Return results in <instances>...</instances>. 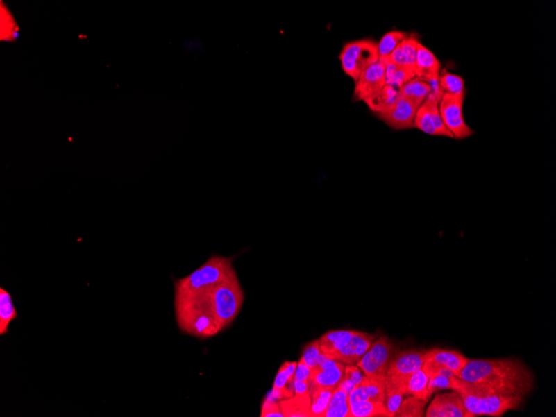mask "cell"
<instances>
[{"label":"cell","instance_id":"cell-1","mask_svg":"<svg viewBox=\"0 0 556 417\" xmlns=\"http://www.w3.org/2000/svg\"><path fill=\"white\" fill-rule=\"evenodd\" d=\"M459 378L487 393L522 398L534 382L532 371L516 358L470 360Z\"/></svg>","mask_w":556,"mask_h":417},{"label":"cell","instance_id":"cell-2","mask_svg":"<svg viewBox=\"0 0 556 417\" xmlns=\"http://www.w3.org/2000/svg\"><path fill=\"white\" fill-rule=\"evenodd\" d=\"M234 257L213 255L185 278L174 281V298L189 297L220 284L236 273Z\"/></svg>","mask_w":556,"mask_h":417},{"label":"cell","instance_id":"cell-3","mask_svg":"<svg viewBox=\"0 0 556 417\" xmlns=\"http://www.w3.org/2000/svg\"><path fill=\"white\" fill-rule=\"evenodd\" d=\"M455 391L461 395L466 410L473 416H501L524 402V398L487 393L461 378Z\"/></svg>","mask_w":556,"mask_h":417},{"label":"cell","instance_id":"cell-4","mask_svg":"<svg viewBox=\"0 0 556 417\" xmlns=\"http://www.w3.org/2000/svg\"><path fill=\"white\" fill-rule=\"evenodd\" d=\"M209 305L221 329L236 319L245 301V293L237 273L207 291Z\"/></svg>","mask_w":556,"mask_h":417},{"label":"cell","instance_id":"cell-5","mask_svg":"<svg viewBox=\"0 0 556 417\" xmlns=\"http://www.w3.org/2000/svg\"><path fill=\"white\" fill-rule=\"evenodd\" d=\"M174 307L179 328L187 334L206 339L223 331L210 308L205 304L187 303Z\"/></svg>","mask_w":556,"mask_h":417},{"label":"cell","instance_id":"cell-6","mask_svg":"<svg viewBox=\"0 0 556 417\" xmlns=\"http://www.w3.org/2000/svg\"><path fill=\"white\" fill-rule=\"evenodd\" d=\"M338 58L344 72L356 82L363 71L378 61V42L371 39L348 42Z\"/></svg>","mask_w":556,"mask_h":417},{"label":"cell","instance_id":"cell-7","mask_svg":"<svg viewBox=\"0 0 556 417\" xmlns=\"http://www.w3.org/2000/svg\"><path fill=\"white\" fill-rule=\"evenodd\" d=\"M396 353L394 343L387 336L382 335L371 343L357 366L367 377L384 378Z\"/></svg>","mask_w":556,"mask_h":417},{"label":"cell","instance_id":"cell-8","mask_svg":"<svg viewBox=\"0 0 556 417\" xmlns=\"http://www.w3.org/2000/svg\"><path fill=\"white\" fill-rule=\"evenodd\" d=\"M465 95L444 94L442 96L439 110L446 127L454 139L462 140L474 135L468 126L463 115V103Z\"/></svg>","mask_w":556,"mask_h":417},{"label":"cell","instance_id":"cell-9","mask_svg":"<svg viewBox=\"0 0 556 417\" xmlns=\"http://www.w3.org/2000/svg\"><path fill=\"white\" fill-rule=\"evenodd\" d=\"M425 361V351L412 349L396 352L389 366L386 379L403 391L405 395V382L413 373L423 366Z\"/></svg>","mask_w":556,"mask_h":417},{"label":"cell","instance_id":"cell-10","mask_svg":"<svg viewBox=\"0 0 556 417\" xmlns=\"http://www.w3.org/2000/svg\"><path fill=\"white\" fill-rule=\"evenodd\" d=\"M418 107L411 100L398 95L392 105L379 114L378 118L395 130H405L414 128V120Z\"/></svg>","mask_w":556,"mask_h":417},{"label":"cell","instance_id":"cell-11","mask_svg":"<svg viewBox=\"0 0 556 417\" xmlns=\"http://www.w3.org/2000/svg\"><path fill=\"white\" fill-rule=\"evenodd\" d=\"M386 85V67L378 60L363 71L355 82L353 100L364 101Z\"/></svg>","mask_w":556,"mask_h":417},{"label":"cell","instance_id":"cell-12","mask_svg":"<svg viewBox=\"0 0 556 417\" xmlns=\"http://www.w3.org/2000/svg\"><path fill=\"white\" fill-rule=\"evenodd\" d=\"M344 364L336 360L329 359L321 354L317 366L311 371L309 382L334 391L339 386L344 379Z\"/></svg>","mask_w":556,"mask_h":417},{"label":"cell","instance_id":"cell-13","mask_svg":"<svg viewBox=\"0 0 556 417\" xmlns=\"http://www.w3.org/2000/svg\"><path fill=\"white\" fill-rule=\"evenodd\" d=\"M426 417H473L466 410L463 400L457 391L439 394L430 402L425 412Z\"/></svg>","mask_w":556,"mask_h":417},{"label":"cell","instance_id":"cell-14","mask_svg":"<svg viewBox=\"0 0 556 417\" xmlns=\"http://www.w3.org/2000/svg\"><path fill=\"white\" fill-rule=\"evenodd\" d=\"M375 339L376 337L369 333L355 331L349 343L337 353L335 360L346 365L357 364Z\"/></svg>","mask_w":556,"mask_h":417},{"label":"cell","instance_id":"cell-15","mask_svg":"<svg viewBox=\"0 0 556 417\" xmlns=\"http://www.w3.org/2000/svg\"><path fill=\"white\" fill-rule=\"evenodd\" d=\"M386 377L371 378L365 376L348 397L349 404L372 401L384 402Z\"/></svg>","mask_w":556,"mask_h":417},{"label":"cell","instance_id":"cell-16","mask_svg":"<svg viewBox=\"0 0 556 417\" xmlns=\"http://www.w3.org/2000/svg\"><path fill=\"white\" fill-rule=\"evenodd\" d=\"M441 68V62L430 49L421 43L417 46L416 78L428 83L438 80Z\"/></svg>","mask_w":556,"mask_h":417},{"label":"cell","instance_id":"cell-17","mask_svg":"<svg viewBox=\"0 0 556 417\" xmlns=\"http://www.w3.org/2000/svg\"><path fill=\"white\" fill-rule=\"evenodd\" d=\"M298 362L286 361L280 366L276 376L273 391L269 398L273 400L287 399L294 395V375Z\"/></svg>","mask_w":556,"mask_h":417},{"label":"cell","instance_id":"cell-18","mask_svg":"<svg viewBox=\"0 0 556 417\" xmlns=\"http://www.w3.org/2000/svg\"><path fill=\"white\" fill-rule=\"evenodd\" d=\"M426 361L436 362L445 366L459 377L462 371L470 359L457 351L441 348H433L426 352Z\"/></svg>","mask_w":556,"mask_h":417},{"label":"cell","instance_id":"cell-19","mask_svg":"<svg viewBox=\"0 0 556 417\" xmlns=\"http://www.w3.org/2000/svg\"><path fill=\"white\" fill-rule=\"evenodd\" d=\"M354 332L335 330L325 333L319 339L321 354L329 359L335 360L337 353L349 343Z\"/></svg>","mask_w":556,"mask_h":417},{"label":"cell","instance_id":"cell-20","mask_svg":"<svg viewBox=\"0 0 556 417\" xmlns=\"http://www.w3.org/2000/svg\"><path fill=\"white\" fill-rule=\"evenodd\" d=\"M283 416L308 417L311 416L310 393L296 395L279 402Z\"/></svg>","mask_w":556,"mask_h":417},{"label":"cell","instance_id":"cell-21","mask_svg":"<svg viewBox=\"0 0 556 417\" xmlns=\"http://www.w3.org/2000/svg\"><path fill=\"white\" fill-rule=\"evenodd\" d=\"M429 377L423 368L416 371L407 378L405 384V395H413L428 402L432 395L428 390Z\"/></svg>","mask_w":556,"mask_h":417},{"label":"cell","instance_id":"cell-22","mask_svg":"<svg viewBox=\"0 0 556 417\" xmlns=\"http://www.w3.org/2000/svg\"><path fill=\"white\" fill-rule=\"evenodd\" d=\"M432 93V87L428 83L415 78L405 83L398 90V95L407 98L420 107L429 94Z\"/></svg>","mask_w":556,"mask_h":417},{"label":"cell","instance_id":"cell-23","mask_svg":"<svg viewBox=\"0 0 556 417\" xmlns=\"http://www.w3.org/2000/svg\"><path fill=\"white\" fill-rule=\"evenodd\" d=\"M397 98H398V90L391 85H386L363 102L376 114L387 110L396 101Z\"/></svg>","mask_w":556,"mask_h":417},{"label":"cell","instance_id":"cell-24","mask_svg":"<svg viewBox=\"0 0 556 417\" xmlns=\"http://www.w3.org/2000/svg\"><path fill=\"white\" fill-rule=\"evenodd\" d=\"M11 295L3 287L0 289V335L7 334L12 321L18 318Z\"/></svg>","mask_w":556,"mask_h":417},{"label":"cell","instance_id":"cell-25","mask_svg":"<svg viewBox=\"0 0 556 417\" xmlns=\"http://www.w3.org/2000/svg\"><path fill=\"white\" fill-rule=\"evenodd\" d=\"M309 390H310L311 395V416H324L333 391L323 389L311 382H309Z\"/></svg>","mask_w":556,"mask_h":417},{"label":"cell","instance_id":"cell-26","mask_svg":"<svg viewBox=\"0 0 556 417\" xmlns=\"http://www.w3.org/2000/svg\"><path fill=\"white\" fill-rule=\"evenodd\" d=\"M349 417L387 416L384 402L364 401L349 404Z\"/></svg>","mask_w":556,"mask_h":417},{"label":"cell","instance_id":"cell-27","mask_svg":"<svg viewBox=\"0 0 556 417\" xmlns=\"http://www.w3.org/2000/svg\"><path fill=\"white\" fill-rule=\"evenodd\" d=\"M349 395L340 389L333 391L324 417H349Z\"/></svg>","mask_w":556,"mask_h":417},{"label":"cell","instance_id":"cell-28","mask_svg":"<svg viewBox=\"0 0 556 417\" xmlns=\"http://www.w3.org/2000/svg\"><path fill=\"white\" fill-rule=\"evenodd\" d=\"M408 35L407 32L400 31H391L383 35L378 43L379 60L390 57L393 51Z\"/></svg>","mask_w":556,"mask_h":417},{"label":"cell","instance_id":"cell-29","mask_svg":"<svg viewBox=\"0 0 556 417\" xmlns=\"http://www.w3.org/2000/svg\"><path fill=\"white\" fill-rule=\"evenodd\" d=\"M404 395L403 391L386 379L384 405L386 407L388 417L396 416V411H398L401 404L403 401Z\"/></svg>","mask_w":556,"mask_h":417},{"label":"cell","instance_id":"cell-30","mask_svg":"<svg viewBox=\"0 0 556 417\" xmlns=\"http://www.w3.org/2000/svg\"><path fill=\"white\" fill-rule=\"evenodd\" d=\"M439 86L444 94L465 95L464 79L458 75L444 71L438 79Z\"/></svg>","mask_w":556,"mask_h":417},{"label":"cell","instance_id":"cell-31","mask_svg":"<svg viewBox=\"0 0 556 417\" xmlns=\"http://www.w3.org/2000/svg\"><path fill=\"white\" fill-rule=\"evenodd\" d=\"M419 43L417 36L411 35L405 37L400 44L401 48L407 58V72L412 79L416 78L417 46Z\"/></svg>","mask_w":556,"mask_h":417},{"label":"cell","instance_id":"cell-32","mask_svg":"<svg viewBox=\"0 0 556 417\" xmlns=\"http://www.w3.org/2000/svg\"><path fill=\"white\" fill-rule=\"evenodd\" d=\"M426 402L416 397H409L401 402L396 416L398 417H421L425 416Z\"/></svg>","mask_w":556,"mask_h":417},{"label":"cell","instance_id":"cell-33","mask_svg":"<svg viewBox=\"0 0 556 417\" xmlns=\"http://www.w3.org/2000/svg\"><path fill=\"white\" fill-rule=\"evenodd\" d=\"M414 128L419 129L426 135L438 136L436 128L434 127L428 107L425 103H422L417 110L415 120H414Z\"/></svg>","mask_w":556,"mask_h":417},{"label":"cell","instance_id":"cell-34","mask_svg":"<svg viewBox=\"0 0 556 417\" xmlns=\"http://www.w3.org/2000/svg\"><path fill=\"white\" fill-rule=\"evenodd\" d=\"M364 377L365 374H362L361 369H358V366L353 365L346 366L344 377L338 389L345 391L349 395Z\"/></svg>","mask_w":556,"mask_h":417},{"label":"cell","instance_id":"cell-35","mask_svg":"<svg viewBox=\"0 0 556 417\" xmlns=\"http://www.w3.org/2000/svg\"><path fill=\"white\" fill-rule=\"evenodd\" d=\"M457 377H448L444 375H435V376L429 377L428 390L430 395L437 393V391L441 390H453L455 391L457 387Z\"/></svg>","mask_w":556,"mask_h":417},{"label":"cell","instance_id":"cell-36","mask_svg":"<svg viewBox=\"0 0 556 417\" xmlns=\"http://www.w3.org/2000/svg\"><path fill=\"white\" fill-rule=\"evenodd\" d=\"M321 355L319 339L311 341L305 346L303 356L300 358L309 368L313 369L317 364V361Z\"/></svg>","mask_w":556,"mask_h":417},{"label":"cell","instance_id":"cell-37","mask_svg":"<svg viewBox=\"0 0 556 417\" xmlns=\"http://www.w3.org/2000/svg\"><path fill=\"white\" fill-rule=\"evenodd\" d=\"M262 417H283L279 403L267 397L262 407Z\"/></svg>","mask_w":556,"mask_h":417},{"label":"cell","instance_id":"cell-38","mask_svg":"<svg viewBox=\"0 0 556 417\" xmlns=\"http://www.w3.org/2000/svg\"><path fill=\"white\" fill-rule=\"evenodd\" d=\"M312 369L304 364L302 360H299L298 366H296L294 380L299 382H309L310 379Z\"/></svg>","mask_w":556,"mask_h":417},{"label":"cell","instance_id":"cell-39","mask_svg":"<svg viewBox=\"0 0 556 417\" xmlns=\"http://www.w3.org/2000/svg\"><path fill=\"white\" fill-rule=\"evenodd\" d=\"M186 47L190 51L200 53L206 49V43L200 37H194L185 43Z\"/></svg>","mask_w":556,"mask_h":417},{"label":"cell","instance_id":"cell-40","mask_svg":"<svg viewBox=\"0 0 556 417\" xmlns=\"http://www.w3.org/2000/svg\"><path fill=\"white\" fill-rule=\"evenodd\" d=\"M310 393L309 382H299L294 380V395H301Z\"/></svg>","mask_w":556,"mask_h":417}]
</instances>
